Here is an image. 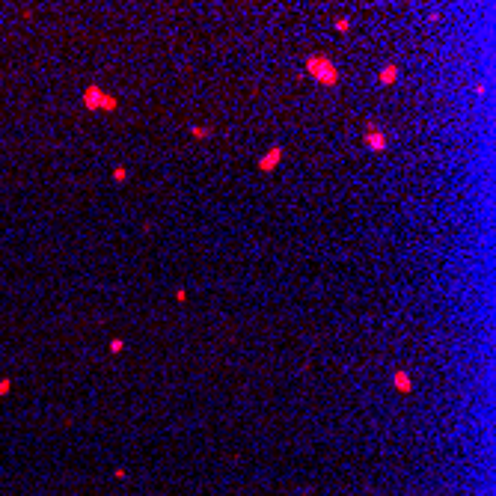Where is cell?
I'll list each match as a JSON object with an SVG mask.
<instances>
[{
  "mask_svg": "<svg viewBox=\"0 0 496 496\" xmlns=\"http://www.w3.org/2000/svg\"><path fill=\"white\" fill-rule=\"evenodd\" d=\"M175 300L184 303V300H187V291H184V288H175Z\"/></svg>",
  "mask_w": 496,
  "mask_h": 496,
  "instance_id": "cell-12",
  "label": "cell"
},
{
  "mask_svg": "<svg viewBox=\"0 0 496 496\" xmlns=\"http://www.w3.org/2000/svg\"><path fill=\"white\" fill-rule=\"evenodd\" d=\"M113 181H119V184L128 181V169H125V166H116V169H113Z\"/></svg>",
  "mask_w": 496,
  "mask_h": 496,
  "instance_id": "cell-7",
  "label": "cell"
},
{
  "mask_svg": "<svg viewBox=\"0 0 496 496\" xmlns=\"http://www.w3.org/2000/svg\"><path fill=\"white\" fill-rule=\"evenodd\" d=\"M336 30H339V33H348V30H351V21H348V18H339V21H336Z\"/></svg>",
  "mask_w": 496,
  "mask_h": 496,
  "instance_id": "cell-8",
  "label": "cell"
},
{
  "mask_svg": "<svg viewBox=\"0 0 496 496\" xmlns=\"http://www.w3.org/2000/svg\"><path fill=\"white\" fill-rule=\"evenodd\" d=\"M190 134H193L196 140H205V137H208V131H205V128H199V125H193V128H190Z\"/></svg>",
  "mask_w": 496,
  "mask_h": 496,
  "instance_id": "cell-9",
  "label": "cell"
},
{
  "mask_svg": "<svg viewBox=\"0 0 496 496\" xmlns=\"http://www.w3.org/2000/svg\"><path fill=\"white\" fill-rule=\"evenodd\" d=\"M392 386H395V392H401V395H410V392H413V381H410V375H407L404 369H398V372L392 375Z\"/></svg>",
  "mask_w": 496,
  "mask_h": 496,
  "instance_id": "cell-5",
  "label": "cell"
},
{
  "mask_svg": "<svg viewBox=\"0 0 496 496\" xmlns=\"http://www.w3.org/2000/svg\"><path fill=\"white\" fill-rule=\"evenodd\" d=\"M363 143H366V149H369V152H386V146H389V140H386L384 128H378V125H369V128H366Z\"/></svg>",
  "mask_w": 496,
  "mask_h": 496,
  "instance_id": "cell-3",
  "label": "cell"
},
{
  "mask_svg": "<svg viewBox=\"0 0 496 496\" xmlns=\"http://www.w3.org/2000/svg\"><path fill=\"white\" fill-rule=\"evenodd\" d=\"M279 161H282V146H271V149L259 158V169H262V172H274V169L279 166Z\"/></svg>",
  "mask_w": 496,
  "mask_h": 496,
  "instance_id": "cell-4",
  "label": "cell"
},
{
  "mask_svg": "<svg viewBox=\"0 0 496 496\" xmlns=\"http://www.w3.org/2000/svg\"><path fill=\"white\" fill-rule=\"evenodd\" d=\"M306 74L315 80V83H321V86H336L339 83V68L330 62V56H324V54H309L306 56Z\"/></svg>",
  "mask_w": 496,
  "mask_h": 496,
  "instance_id": "cell-1",
  "label": "cell"
},
{
  "mask_svg": "<svg viewBox=\"0 0 496 496\" xmlns=\"http://www.w3.org/2000/svg\"><path fill=\"white\" fill-rule=\"evenodd\" d=\"M113 476H116L119 482H125V479H128V473H125V467H116V470H113Z\"/></svg>",
  "mask_w": 496,
  "mask_h": 496,
  "instance_id": "cell-11",
  "label": "cell"
},
{
  "mask_svg": "<svg viewBox=\"0 0 496 496\" xmlns=\"http://www.w3.org/2000/svg\"><path fill=\"white\" fill-rule=\"evenodd\" d=\"M83 107H86V110H104V113H113V110L119 107V98L110 95L104 86L89 83V86L83 89Z\"/></svg>",
  "mask_w": 496,
  "mask_h": 496,
  "instance_id": "cell-2",
  "label": "cell"
},
{
  "mask_svg": "<svg viewBox=\"0 0 496 496\" xmlns=\"http://www.w3.org/2000/svg\"><path fill=\"white\" fill-rule=\"evenodd\" d=\"M9 392V381H0V395H6Z\"/></svg>",
  "mask_w": 496,
  "mask_h": 496,
  "instance_id": "cell-13",
  "label": "cell"
},
{
  "mask_svg": "<svg viewBox=\"0 0 496 496\" xmlns=\"http://www.w3.org/2000/svg\"><path fill=\"white\" fill-rule=\"evenodd\" d=\"M378 80H381L384 86H392V83L398 80V65H395V62H386V65L378 71Z\"/></svg>",
  "mask_w": 496,
  "mask_h": 496,
  "instance_id": "cell-6",
  "label": "cell"
},
{
  "mask_svg": "<svg viewBox=\"0 0 496 496\" xmlns=\"http://www.w3.org/2000/svg\"><path fill=\"white\" fill-rule=\"evenodd\" d=\"M122 348H125V342H122V339H113V342H110V351H113V354H119Z\"/></svg>",
  "mask_w": 496,
  "mask_h": 496,
  "instance_id": "cell-10",
  "label": "cell"
}]
</instances>
